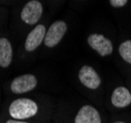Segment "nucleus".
<instances>
[{"mask_svg": "<svg viewBox=\"0 0 131 123\" xmlns=\"http://www.w3.org/2000/svg\"><path fill=\"white\" fill-rule=\"evenodd\" d=\"M38 104L30 98H17L9 106V114L13 119L25 120L35 116L38 113Z\"/></svg>", "mask_w": 131, "mask_h": 123, "instance_id": "1", "label": "nucleus"}, {"mask_svg": "<svg viewBox=\"0 0 131 123\" xmlns=\"http://www.w3.org/2000/svg\"><path fill=\"white\" fill-rule=\"evenodd\" d=\"M67 31V25L63 21H56L52 23L46 31L45 38V46L47 47H54L61 41Z\"/></svg>", "mask_w": 131, "mask_h": 123, "instance_id": "2", "label": "nucleus"}, {"mask_svg": "<svg viewBox=\"0 0 131 123\" xmlns=\"http://www.w3.org/2000/svg\"><path fill=\"white\" fill-rule=\"evenodd\" d=\"M38 85V80L33 74H24L18 76L11 82L10 89L14 94L21 95L33 91Z\"/></svg>", "mask_w": 131, "mask_h": 123, "instance_id": "3", "label": "nucleus"}, {"mask_svg": "<svg viewBox=\"0 0 131 123\" xmlns=\"http://www.w3.org/2000/svg\"><path fill=\"white\" fill-rule=\"evenodd\" d=\"M42 14V5L38 0H31L22 9L21 19L28 25H35L39 21Z\"/></svg>", "mask_w": 131, "mask_h": 123, "instance_id": "4", "label": "nucleus"}, {"mask_svg": "<svg viewBox=\"0 0 131 123\" xmlns=\"http://www.w3.org/2000/svg\"><path fill=\"white\" fill-rule=\"evenodd\" d=\"M87 41L89 46L95 51H97L101 56H106L112 53L113 47L111 39H106L105 36L100 33H92L88 37Z\"/></svg>", "mask_w": 131, "mask_h": 123, "instance_id": "5", "label": "nucleus"}, {"mask_svg": "<svg viewBox=\"0 0 131 123\" xmlns=\"http://www.w3.org/2000/svg\"><path fill=\"white\" fill-rule=\"evenodd\" d=\"M78 77L82 85L90 90H96L101 86L102 80L97 71L89 65H84L78 73Z\"/></svg>", "mask_w": 131, "mask_h": 123, "instance_id": "6", "label": "nucleus"}, {"mask_svg": "<svg viewBox=\"0 0 131 123\" xmlns=\"http://www.w3.org/2000/svg\"><path fill=\"white\" fill-rule=\"evenodd\" d=\"M46 29L43 25H38L29 32L25 41V48L27 51H34L45 40Z\"/></svg>", "mask_w": 131, "mask_h": 123, "instance_id": "7", "label": "nucleus"}, {"mask_svg": "<svg viewBox=\"0 0 131 123\" xmlns=\"http://www.w3.org/2000/svg\"><path fill=\"white\" fill-rule=\"evenodd\" d=\"M75 123H102V118L97 108L87 104L82 106L77 112Z\"/></svg>", "mask_w": 131, "mask_h": 123, "instance_id": "8", "label": "nucleus"}, {"mask_svg": "<svg viewBox=\"0 0 131 123\" xmlns=\"http://www.w3.org/2000/svg\"><path fill=\"white\" fill-rule=\"evenodd\" d=\"M112 104L118 108H123L131 104V94L124 87H117L112 95Z\"/></svg>", "mask_w": 131, "mask_h": 123, "instance_id": "9", "label": "nucleus"}, {"mask_svg": "<svg viewBox=\"0 0 131 123\" xmlns=\"http://www.w3.org/2000/svg\"><path fill=\"white\" fill-rule=\"evenodd\" d=\"M13 58L11 42L6 38H0V67H9Z\"/></svg>", "mask_w": 131, "mask_h": 123, "instance_id": "10", "label": "nucleus"}, {"mask_svg": "<svg viewBox=\"0 0 131 123\" xmlns=\"http://www.w3.org/2000/svg\"><path fill=\"white\" fill-rule=\"evenodd\" d=\"M118 51L122 59L127 63L131 64V40L123 41L118 48Z\"/></svg>", "mask_w": 131, "mask_h": 123, "instance_id": "11", "label": "nucleus"}, {"mask_svg": "<svg viewBox=\"0 0 131 123\" xmlns=\"http://www.w3.org/2000/svg\"><path fill=\"white\" fill-rule=\"evenodd\" d=\"M128 0H110V3L112 7H123L127 3Z\"/></svg>", "mask_w": 131, "mask_h": 123, "instance_id": "12", "label": "nucleus"}, {"mask_svg": "<svg viewBox=\"0 0 131 123\" xmlns=\"http://www.w3.org/2000/svg\"><path fill=\"white\" fill-rule=\"evenodd\" d=\"M6 123H29V122H26V121H24V120H17V119H9V120H7Z\"/></svg>", "mask_w": 131, "mask_h": 123, "instance_id": "13", "label": "nucleus"}, {"mask_svg": "<svg viewBox=\"0 0 131 123\" xmlns=\"http://www.w3.org/2000/svg\"><path fill=\"white\" fill-rule=\"evenodd\" d=\"M114 123H125V122H123V121H115Z\"/></svg>", "mask_w": 131, "mask_h": 123, "instance_id": "14", "label": "nucleus"}]
</instances>
